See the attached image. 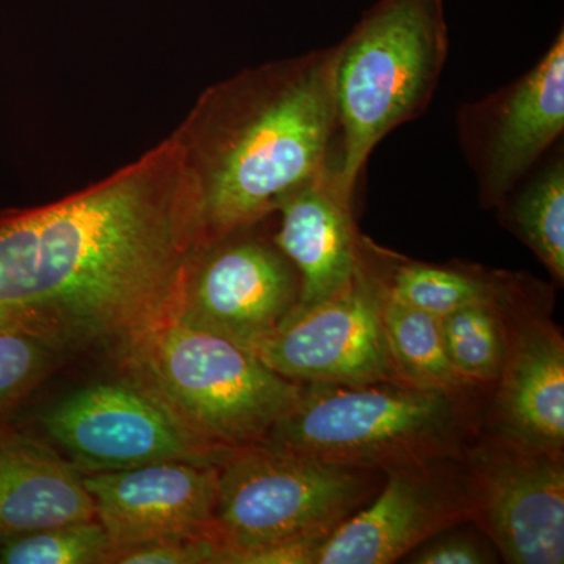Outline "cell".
Listing matches in <instances>:
<instances>
[{"label": "cell", "mask_w": 564, "mask_h": 564, "mask_svg": "<svg viewBox=\"0 0 564 564\" xmlns=\"http://www.w3.org/2000/svg\"><path fill=\"white\" fill-rule=\"evenodd\" d=\"M180 139L66 202L0 214V328L131 345L180 307L202 250Z\"/></svg>", "instance_id": "1"}, {"label": "cell", "mask_w": 564, "mask_h": 564, "mask_svg": "<svg viewBox=\"0 0 564 564\" xmlns=\"http://www.w3.org/2000/svg\"><path fill=\"white\" fill-rule=\"evenodd\" d=\"M334 46L243 70L206 93L182 131L203 247L276 214L332 163Z\"/></svg>", "instance_id": "2"}, {"label": "cell", "mask_w": 564, "mask_h": 564, "mask_svg": "<svg viewBox=\"0 0 564 564\" xmlns=\"http://www.w3.org/2000/svg\"><path fill=\"white\" fill-rule=\"evenodd\" d=\"M447 57L443 0H378L334 46L329 174L348 202L378 143L429 109Z\"/></svg>", "instance_id": "3"}, {"label": "cell", "mask_w": 564, "mask_h": 564, "mask_svg": "<svg viewBox=\"0 0 564 564\" xmlns=\"http://www.w3.org/2000/svg\"><path fill=\"white\" fill-rule=\"evenodd\" d=\"M470 433L464 395L402 383L303 384L262 444L361 469L455 458Z\"/></svg>", "instance_id": "4"}, {"label": "cell", "mask_w": 564, "mask_h": 564, "mask_svg": "<svg viewBox=\"0 0 564 564\" xmlns=\"http://www.w3.org/2000/svg\"><path fill=\"white\" fill-rule=\"evenodd\" d=\"M135 366L204 440L223 448L262 444L291 413L303 384L245 345L174 313L129 347Z\"/></svg>", "instance_id": "5"}, {"label": "cell", "mask_w": 564, "mask_h": 564, "mask_svg": "<svg viewBox=\"0 0 564 564\" xmlns=\"http://www.w3.org/2000/svg\"><path fill=\"white\" fill-rule=\"evenodd\" d=\"M380 470L344 466L269 444L236 448L218 466L214 538L218 563L314 544L366 507Z\"/></svg>", "instance_id": "6"}, {"label": "cell", "mask_w": 564, "mask_h": 564, "mask_svg": "<svg viewBox=\"0 0 564 564\" xmlns=\"http://www.w3.org/2000/svg\"><path fill=\"white\" fill-rule=\"evenodd\" d=\"M459 462L470 522L505 562H564V455L484 433Z\"/></svg>", "instance_id": "7"}, {"label": "cell", "mask_w": 564, "mask_h": 564, "mask_svg": "<svg viewBox=\"0 0 564 564\" xmlns=\"http://www.w3.org/2000/svg\"><path fill=\"white\" fill-rule=\"evenodd\" d=\"M41 423L91 473L162 462L221 464L232 452L204 440L151 388L124 383L79 389Z\"/></svg>", "instance_id": "8"}, {"label": "cell", "mask_w": 564, "mask_h": 564, "mask_svg": "<svg viewBox=\"0 0 564 564\" xmlns=\"http://www.w3.org/2000/svg\"><path fill=\"white\" fill-rule=\"evenodd\" d=\"M384 299L386 282L362 237L361 265L343 291L285 318L250 350L299 384L402 383L386 340Z\"/></svg>", "instance_id": "9"}, {"label": "cell", "mask_w": 564, "mask_h": 564, "mask_svg": "<svg viewBox=\"0 0 564 564\" xmlns=\"http://www.w3.org/2000/svg\"><path fill=\"white\" fill-rule=\"evenodd\" d=\"M564 131V33L521 77L456 113V135L485 209H496Z\"/></svg>", "instance_id": "10"}, {"label": "cell", "mask_w": 564, "mask_h": 564, "mask_svg": "<svg viewBox=\"0 0 564 564\" xmlns=\"http://www.w3.org/2000/svg\"><path fill=\"white\" fill-rule=\"evenodd\" d=\"M458 458V456H455ZM455 458L384 470L380 494L311 545L306 564H389L434 534L470 522L462 463Z\"/></svg>", "instance_id": "11"}, {"label": "cell", "mask_w": 564, "mask_h": 564, "mask_svg": "<svg viewBox=\"0 0 564 564\" xmlns=\"http://www.w3.org/2000/svg\"><path fill=\"white\" fill-rule=\"evenodd\" d=\"M540 285L514 274L500 296L507 355L486 433L564 455V340L545 313L533 310Z\"/></svg>", "instance_id": "12"}, {"label": "cell", "mask_w": 564, "mask_h": 564, "mask_svg": "<svg viewBox=\"0 0 564 564\" xmlns=\"http://www.w3.org/2000/svg\"><path fill=\"white\" fill-rule=\"evenodd\" d=\"M223 240L193 261L176 313L251 348L295 310L300 274L274 240Z\"/></svg>", "instance_id": "13"}, {"label": "cell", "mask_w": 564, "mask_h": 564, "mask_svg": "<svg viewBox=\"0 0 564 564\" xmlns=\"http://www.w3.org/2000/svg\"><path fill=\"white\" fill-rule=\"evenodd\" d=\"M218 466L162 462L84 477L110 540L109 562L152 541L214 538Z\"/></svg>", "instance_id": "14"}, {"label": "cell", "mask_w": 564, "mask_h": 564, "mask_svg": "<svg viewBox=\"0 0 564 564\" xmlns=\"http://www.w3.org/2000/svg\"><path fill=\"white\" fill-rule=\"evenodd\" d=\"M276 214L274 243L300 274V300L291 315L306 313L343 291L361 265L352 203L337 191L328 170L293 193Z\"/></svg>", "instance_id": "15"}, {"label": "cell", "mask_w": 564, "mask_h": 564, "mask_svg": "<svg viewBox=\"0 0 564 564\" xmlns=\"http://www.w3.org/2000/svg\"><path fill=\"white\" fill-rule=\"evenodd\" d=\"M96 519L84 477L35 437L0 425V541Z\"/></svg>", "instance_id": "16"}, {"label": "cell", "mask_w": 564, "mask_h": 564, "mask_svg": "<svg viewBox=\"0 0 564 564\" xmlns=\"http://www.w3.org/2000/svg\"><path fill=\"white\" fill-rule=\"evenodd\" d=\"M364 248L393 299L440 318L466 304L496 300L513 274L486 272L478 267L458 263L434 265L408 261L393 252L381 250L366 237Z\"/></svg>", "instance_id": "17"}, {"label": "cell", "mask_w": 564, "mask_h": 564, "mask_svg": "<svg viewBox=\"0 0 564 564\" xmlns=\"http://www.w3.org/2000/svg\"><path fill=\"white\" fill-rule=\"evenodd\" d=\"M547 162L516 185L496 207L511 229L547 267L558 284L564 281V155L554 148Z\"/></svg>", "instance_id": "18"}, {"label": "cell", "mask_w": 564, "mask_h": 564, "mask_svg": "<svg viewBox=\"0 0 564 564\" xmlns=\"http://www.w3.org/2000/svg\"><path fill=\"white\" fill-rule=\"evenodd\" d=\"M383 325L399 380L413 388L467 395L445 351L441 318L393 299L386 288Z\"/></svg>", "instance_id": "19"}, {"label": "cell", "mask_w": 564, "mask_h": 564, "mask_svg": "<svg viewBox=\"0 0 564 564\" xmlns=\"http://www.w3.org/2000/svg\"><path fill=\"white\" fill-rule=\"evenodd\" d=\"M502 293L491 302L466 304L441 317L445 351L470 391L496 384L502 372L507 355V328L500 310Z\"/></svg>", "instance_id": "20"}, {"label": "cell", "mask_w": 564, "mask_h": 564, "mask_svg": "<svg viewBox=\"0 0 564 564\" xmlns=\"http://www.w3.org/2000/svg\"><path fill=\"white\" fill-rule=\"evenodd\" d=\"M110 540L98 519L0 541L2 564L109 563Z\"/></svg>", "instance_id": "21"}, {"label": "cell", "mask_w": 564, "mask_h": 564, "mask_svg": "<svg viewBox=\"0 0 564 564\" xmlns=\"http://www.w3.org/2000/svg\"><path fill=\"white\" fill-rule=\"evenodd\" d=\"M52 348L32 334L0 328V414L40 380L50 366Z\"/></svg>", "instance_id": "22"}, {"label": "cell", "mask_w": 564, "mask_h": 564, "mask_svg": "<svg viewBox=\"0 0 564 564\" xmlns=\"http://www.w3.org/2000/svg\"><path fill=\"white\" fill-rule=\"evenodd\" d=\"M463 525V524H462ZM452 527L434 534L404 556L411 564H488L499 562V552L481 530L473 533Z\"/></svg>", "instance_id": "23"}, {"label": "cell", "mask_w": 564, "mask_h": 564, "mask_svg": "<svg viewBox=\"0 0 564 564\" xmlns=\"http://www.w3.org/2000/svg\"><path fill=\"white\" fill-rule=\"evenodd\" d=\"M220 547L212 536L172 538L126 549L111 563L120 564H198L218 563Z\"/></svg>", "instance_id": "24"}]
</instances>
